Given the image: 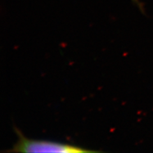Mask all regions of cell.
<instances>
[{
	"label": "cell",
	"mask_w": 153,
	"mask_h": 153,
	"mask_svg": "<svg viewBox=\"0 0 153 153\" xmlns=\"http://www.w3.org/2000/svg\"><path fill=\"white\" fill-rule=\"evenodd\" d=\"M14 131L18 137V140L11 149L7 151L12 152H59L79 153L97 152L98 151L86 149L74 145L66 144L60 142L28 139L23 135L22 132L14 127Z\"/></svg>",
	"instance_id": "1"
},
{
	"label": "cell",
	"mask_w": 153,
	"mask_h": 153,
	"mask_svg": "<svg viewBox=\"0 0 153 153\" xmlns=\"http://www.w3.org/2000/svg\"><path fill=\"white\" fill-rule=\"evenodd\" d=\"M133 1L134 2H135V3H138V7H139L141 8V5H140V4H139V2H138V1H137V0H133Z\"/></svg>",
	"instance_id": "2"
}]
</instances>
